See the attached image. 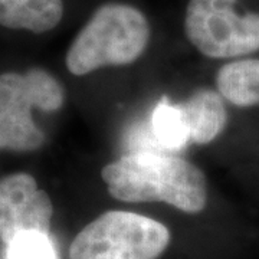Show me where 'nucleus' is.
I'll return each instance as SVG.
<instances>
[{
  "mask_svg": "<svg viewBox=\"0 0 259 259\" xmlns=\"http://www.w3.org/2000/svg\"><path fill=\"white\" fill-rule=\"evenodd\" d=\"M236 0H189L183 30L189 44L210 59L259 51V13L235 10Z\"/></svg>",
  "mask_w": 259,
  "mask_h": 259,
  "instance_id": "nucleus-4",
  "label": "nucleus"
},
{
  "mask_svg": "<svg viewBox=\"0 0 259 259\" xmlns=\"http://www.w3.org/2000/svg\"><path fill=\"white\" fill-rule=\"evenodd\" d=\"M8 259H56L49 235L26 233L10 243Z\"/></svg>",
  "mask_w": 259,
  "mask_h": 259,
  "instance_id": "nucleus-12",
  "label": "nucleus"
},
{
  "mask_svg": "<svg viewBox=\"0 0 259 259\" xmlns=\"http://www.w3.org/2000/svg\"><path fill=\"white\" fill-rule=\"evenodd\" d=\"M45 134L37 128L32 114L0 112V150L33 151L44 146Z\"/></svg>",
  "mask_w": 259,
  "mask_h": 259,
  "instance_id": "nucleus-10",
  "label": "nucleus"
},
{
  "mask_svg": "<svg viewBox=\"0 0 259 259\" xmlns=\"http://www.w3.org/2000/svg\"><path fill=\"white\" fill-rule=\"evenodd\" d=\"M218 91L236 107L259 105V59L225 64L216 75Z\"/></svg>",
  "mask_w": 259,
  "mask_h": 259,
  "instance_id": "nucleus-9",
  "label": "nucleus"
},
{
  "mask_svg": "<svg viewBox=\"0 0 259 259\" xmlns=\"http://www.w3.org/2000/svg\"><path fill=\"white\" fill-rule=\"evenodd\" d=\"M151 40L144 12L124 2H107L94 10L66 51L65 64L76 76L104 66L136 62Z\"/></svg>",
  "mask_w": 259,
  "mask_h": 259,
  "instance_id": "nucleus-2",
  "label": "nucleus"
},
{
  "mask_svg": "<svg viewBox=\"0 0 259 259\" xmlns=\"http://www.w3.org/2000/svg\"><path fill=\"white\" fill-rule=\"evenodd\" d=\"M170 243L163 223L131 212L101 214L79 232L69 259H157Z\"/></svg>",
  "mask_w": 259,
  "mask_h": 259,
  "instance_id": "nucleus-3",
  "label": "nucleus"
},
{
  "mask_svg": "<svg viewBox=\"0 0 259 259\" xmlns=\"http://www.w3.org/2000/svg\"><path fill=\"white\" fill-rule=\"evenodd\" d=\"M151 131L163 147L179 150L192 143L189 128L179 104H170L167 98L158 102L151 115Z\"/></svg>",
  "mask_w": 259,
  "mask_h": 259,
  "instance_id": "nucleus-11",
  "label": "nucleus"
},
{
  "mask_svg": "<svg viewBox=\"0 0 259 259\" xmlns=\"http://www.w3.org/2000/svg\"><path fill=\"white\" fill-rule=\"evenodd\" d=\"M62 85L40 68H32L26 74L5 72L0 75V112L15 111L32 114L58 111L64 105Z\"/></svg>",
  "mask_w": 259,
  "mask_h": 259,
  "instance_id": "nucleus-6",
  "label": "nucleus"
},
{
  "mask_svg": "<svg viewBox=\"0 0 259 259\" xmlns=\"http://www.w3.org/2000/svg\"><path fill=\"white\" fill-rule=\"evenodd\" d=\"M65 0H0V28L42 35L65 18Z\"/></svg>",
  "mask_w": 259,
  "mask_h": 259,
  "instance_id": "nucleus-7",
  "label": "nucleus"
},
{
  "mask_svg": "<svg viewBox=\"0 0 259 259\" xmlns=\"http://www.w3.org/2000/svg\"><path fill=\"white\" fill-rule=\"evenodd\" d=\"M101 176L108 193L121 202H163L186 213L202 212L207 203L203 171L183 158L130 154L107 164Z\"/></svg>",
  "mask_w": 259,
  "mask_h": 259,
  "instance_id": "nucleus-1",
  "label": "nucleus"
},
{
  "mask_svg": "<svg viewBox=\"0 0 259 259\" xmlns=\"http://www.w3.org/2000/svg\"><path fill=\"white\" fill-rule=\"evenodd\" d=\"M54 204L35 177L13 173L0 179V242L9 246L26 233L49 235Z\"/></svg>",
  "mask_w": 259,
  "mask_h": 259,
  "instance_id": "nucleus-5",
  "label": "nucleus"
},
{
  "mask_svg": "<svg viewBox=\"0 0 259 259\" xmlns=\"http://www.w3.org/2000/svg\"><path fill=\"white\" fill-rule=\"evenodd\" d=\"M189 128L190 141L207 144L216 139L225 128L228 112L223 97L212 90H199L186 101L179 104Z\"/></svg>",
  "mask_w": 259,
  "mask_h": 259,
  "instance_id": "nucleus-8",
  "label": "nucleus"
}]
</instances>
